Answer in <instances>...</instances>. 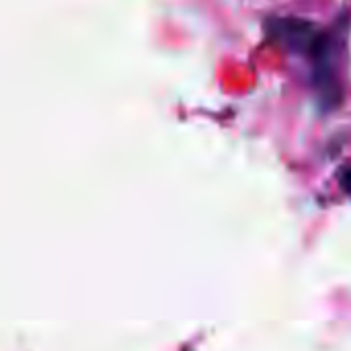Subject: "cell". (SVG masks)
<instances>
[{"label":"cell","instance_id":"3","mask_svg":"<svg viewBox=\"0 0 351 351\" xmlns=\"http://www.w3.org/2000/svg\"><path fill=\"white\" fill-rule=\"evenodd\" d=\"M339 181H341V187H343V191H346V193H348V195L351 197V167H348V169L341 173Z\"/></svg>","mask_w":351,"mask_h":351},{"label":"cell","instance_id":"2","mask_svg":"<svg viewBox=\"0 0 351 351\" xmlns=\"http://www.w3.org/2000/svg\"><path fill=\"white\" fill-rule=\"evenodd\" d=\"M265 29H267V35L276 43H280L300 56H308L319 33L323 31L315 23L296 19V16H274L267 21Z\"/></svg>","mask_w":351,"mask_h":351},{"label":"cell","instance_id":"1","mask_svg":"<svg viewBox=\"0 0 351 351\" xmlns=\"http://www.w3.org/2000/svg\"><path fill=\"white\" fill-rule=\"evenodd\" d=\"M341 31H321L315 45L308 51V58L313 62V82L317 86L321 105L325 109H333L341 103L343 90L341 80L337 76V56L343 47L339 39Z\"/></svg>","mask_w":351,"mask_h":351}]
</instances>
